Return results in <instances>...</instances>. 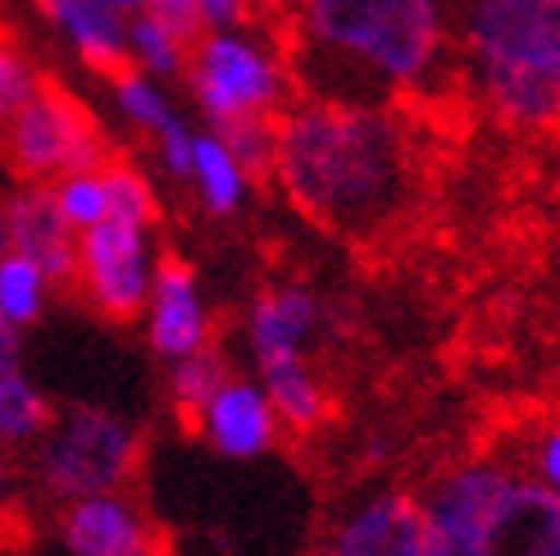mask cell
<instances>
[{
	"mask_svg": "<svg viewBox=\"0 0 560 556\" xmlns=\"http://www.w3.org/2000/svg\"><path fill=\"white\" fill-rule=\"evenodd\" d=\"M269 174L319 229L338 238H378L415 206V132L397 105L305 92L273 119Z\"/></svg>",
	"mask_w": 560,
	"mask_h": 556,
	"instance_id": "6da1fadb",
	"label": "cell"
},
{
	"mask_svg": "<svg viewBox=\"0 0 560 556\" xmlns=\"http://www.w3.org/2000/svg\"><path fill=\"white\" fill-rule=\"evenodd\" d=\"M292 78L311 96L397 105L452 78L442 0H288Z\"/></svg>",
	"mask_w": 560,
	"mask_h": 556,
	"instance_id": "7a4b0ae2",
	"label": "cell"
},
{
	"mask_svg": "<svg viewBox=\"0 0 560 556\" xmlns=\"http://www.w3.org/2000/svg\"><path fill=\"white\" fill-rule=\"evenodd\" d=\"M460 69L483 109L520 132L560 128V0H469Z\"/></svg>",
	"mask_w": 560,
	"mask_h": 556,
	"instance_id": "3957f363",
	"label": "cell"
},
{
	"mask_svg": "<svg viewBox=\"0 0 560 556\" xmlns=\"http://www.w3.org/2000/svg\"><path fill=\"white\" fill-rule=\"evenodd\" d=\"M419 507L433 556H560V493L515 465H452Z\"/></svg>",
	"mask_w": 560,
	"mask_h": 556,
	"instance_id": "277c9868",
	"label": "cell"
},
{
	"mask_svg": "<svg viewBox=\"0 0 560 556\" xmlns=\"http://www.w3.org/2000/svg\"><path fill=\"white\" fill-rule=\"evenodd\" d=\"M23 452L37 497L50 507H65L88 493L128 488L137 461H142V433L119 410L73 402L65 410H50L46 429Z\"/></svg>",
	"mask_w": 560,
	"mask_h": 556,
	"instance_id": "5b68a950",
	"label": "cell"
},
{
	"mask_svg": "<svg viewBox=\"0 0 560 556\" xmlns=\"http://www.w3.org/2000/svg\"><path fill=\"white\" fill-rule=\"evenodd\" d=\"M183 82L210 128L237 119H278L296 88L288 55L246 23L191 37Z\"/></svg>",
	"mask_w": 560,
	"mask_h": 556,
	"instance_id": "8992f818",
	"label": "cell"
},
{
	"mask_svg": "<svg viewBox=\"0 0 560 556\" xmlns=\"http://www.w3.org/2000/svg\"><path fill=\"white\" fill-rule=\"evenodd\" d=\"M0 160L19 183H55L60 174L109 160L96 115L73 92L42 82L0 128Z\"/></svg>",
	"mask_w": 560,
	"mask_h": 556,
	"instance_id": "52a82bcc",
	"label": "cell"
},
{
	"mask_svg": "<svg viewBox=\"0 0 560 556\" xmlns=\"http://www.w3.org/2000/svg\"><path fill=\"white\" fill-rule=\"evenodd\" d=\"M160 256L164 252L155 242V224L105 215L101 224L78 233V256H73L69 283L88 297V305L96 315L128 324V320L142 315Z\"/></svg>",
	"mask_w": 560,
	"mask_h": 556,
	"instance_id": "ba28073f",
	"label": "cell"
},
{
	"mask_svg": "<svg viewBox=\"0 0 560 556\" xmlns=\"http://www.w3.org/2000/svg\"><path fill=\"white\" fill-rule=\"evenodd\" d=\"M324 556H433L424 507L406 488H370L328 524Z\"/></svg>",
	"mask_w": 560,
	"mask_h": 556,
	"instance_id": "9c48e42d",
	"label": "cell"
},
{
	"mask_svg": "<svg viewBox=\"0 0 560 556\" xmlns=\"http://www.w3.org/2000/svg\"><path fill=\"white\" fill-rule=\"evenodd\" d=\"M55 534L69 556H164L160 524L128 488H105L55 507Z\"/></svg>",
	"mask_w": 560,
	"mask_h": 556,
	"instance_id": "30bf717a",
	"label": "cell"
},
{
	"mask_svg": "<svg viewBox=\"0 0 560 556\" xmlns=\"http://www.w3.org/2000/svg\"><path fill=\"white\" fill-rule=\"evenodd\" d=\"M137 320L147 328V347L164 366L214 343V305L201 288V274L178 256H160L147 305Z\"/></svg>",
	"mask_w": 560,
	"mask_h": 556,
	"instance_id": "8fae6325",
	"label": "cell"
},
{
	"mask_svg": "<svg viewBox=\"0 0 560 556\" xmlns=\"http://www.w3.org/2000/svg\"><path fill=\"white\" fill-rule=\"evenodd\" d=\"M201 442L223 461H260L278 448L283 425L256 374H229L191 415Z\"/></svg>",
	"mask_w": 560,
	"mask_h": 556,
	"instance_id": "7c38bea8",
	"label": "cell"
},
{
	"mask_svg": "<svg viewBox=\"0 0 560 556\" xmlns=\"http://www.w3.org/2000/svg\"><path fill=\"white\" fill-rule=\"evenodd\" d=\"M328 305L315 288L305 283H269L250 297L246 305V351L250 360H273V356H311L324 338Z\"/></svg>",
	"mask_w": 560,
	"mask_h": 556,
	"instance_id": "4fadbf2b",
	"label": "cell"
},
{
	"mask_svg": "<svg viewBox=\"0 0 560 556\" xmlns=\"http://www.w3.org/2000/svg\"><path fill=\"white\" fill-rule=\"evenodd\" d=\"M5 252L33 260L55 288L73 278L78 233L50 197V183H14L5 192Z\"/></svg>",
	"mask_w": 560,
	"mask_h": 556,
	"instance_id": "5bb4252c",
	"label": "cell"
},
{
	"mask_svg": "<svg viewBox=\"0 0 560 556\" xmlns=\"http://www.w3.org/2000/svg\"><path fill=\"white\" fill-rule=\"evenodd\" d=\"M37 14L88 69L115 73L128 65V14L101 0H37Z\"/></svg>",
	"mask_w": 560,
	"mask_h": 556,
	"instance_id": "9a60e30c",
	"label": "cell"
},
{
	"mask_svg": "<svg viewBox=\"0 0 560 556\" xmlns=\"http://www.w3.org/2000/svg\"><path fill=\"white\" fill-rule=\"evenodd\" d=\"M50 397L37 383V374L27 370L23 356V333L0 320V442L14 452H23L33 442L46 420H50Z\"/></svg>",
	"mask_w": 560,
	"mask_h": 556,
	"instance_id": "2e32d148",
	"label": "cell"
},
{
	"mask_svg": "<svg viewBox=\"0 0 560 556\" xmlns=\"http://www.w3.org/2000/svg\"><path fill=\"white\" fill-rule=\"evenodd\" d=\"M206 215L214 219H233L246 210L250 192H256V174L233 155V147L206 124L191 132V160H187V178H183Z\"/></svg>",
	"mask_w": 560,
	"mask_h": 556,
	"instance_id": "e0dca14e",
	"label": "cell"
},
{
	"mask_svg": "<svg viewBox=\"0 0 560 556\" xmlns=\"http://www.w3.org/2000/svg\"><path fill=\"white\" fill-rule=\"evenodd\" d=\"M256 379L265 387L273 415H278V425H283L288 433H315L328 420L332 397H328L319 370L311 366V356H273V360H260Z\"/></svg>",
	"mask_w": 560,
	"mask_h": 556,
	"instance_id": "ac0fdd59",
	"label": "cell"
},
{
	"mask_svg": "<svg viewBox=\"0 0 560 556\" xmlns=\"http://www.w3.org/2000/svg\"><path fill=\"white\" fill-rule=\"evenodd\" d=\"M105 82H109V105H115V115L132 132H142L147 142H155L164 128H174L178 119H187L183 109L174 105V96H170V82H160V78H151L142 69L124 65L115 73H105Z\"/></svg>",
	"mask_w": 560,
	"mask_h": 556,
	"instance_id": "d6986e66",
	"label": "cell"
},
{
	"mask_svg": "<svg viewBox=\"0 0 560 556\" xmlns=\"http://www.w3.org/2000/svg\"><path fill=\"white\" fill-rule=\"evenodd\" d=\"M187 50H191V37H183L178 27L164 23L160 14H151V10L128 14V65L132 69H142L160 82H174L187 69Z\"/></svg>",
	"mask_w": 560,
	"mask_h": 556,
	"instance_id": "ffe728a7",
	"label": "cell"
},
{
	"mask_svg": "<svg viewBox=\"0 0 560 556\" xmlns=\"http://www.w3.org/2000/svg\"><path fill=\"white\" fill-rule=\"evenodd\" d=\"M50 297H55V283L33 265L14 252L0 246V320L10 328H33L46 320L50 311Z\"/></svg>",
	"mask_w": 560,
	"mask_h": 556,
	"instance_id": "44dd1931",
	"label": "cell"
},
{
	"mask_svg": "<svg viewBox=\"0 0 560 556\" xmlns=\"http://www.w3.org/2000/svg\"><path fill=\"white\" fill-rule=\"evenodd\" d=\"M233 374V366H229V356H223L214 343L210 347H201V351H191V356H178V360H170V379H164V393H170V402H174V410H183L187 420L196 415V406H201L214 387Z\"/></svg>",
	"mask_w": 560,
	"mask_h": 556,
	"instance_id": "7402d4cb",
	"label": "cell"
},
{
	"mask_svg": "<svg viewBox=\"0 0 560 556\" xmlns=\"http://www.w3.org/2000/svg\"><path fill=\"white\" fill-rule=\"evenodd\" d=\"M50 197L60 206V215L69 219V229L82 233L101 224L109 215V187H105V160L101 164H88V170H73V174H60L50 183Z\"/></svg>",
	"mask_w": 560,
	"mask_h": 556,
	"instance_id": "603a6c76",
	"label": "cell"
},
{
	"mask_svg": "<svg viewBox=\"0 0 560 556\" xmlns=\"http://www.w3.org/2000/svg\"><path fill=\"white\" fill-rule=\"evenodd\" d=\"M42 82L46 78L37 69V60L23 50V42L10 33V27H0V128H5V119L42 88Z\"/></svg>",
	"mask_w": 560,
	"mask_h": 556,
	"instance_id": "cb8c5ba5",
	"label": "cell"
},
{
	"mask_svg": "<svg viewBox=\"0 0 560 556\" xmlns=\"http://www.w3.org/2000/svg\"><path fill=\"white\" fill-rule=\"evenodd\" d=\"M105 187H109V215L115 219L155 224L160 201H155V187L142 170H132V164H124V160H105Z\"/></svg>",
	"mask_w": 560,
	"mask_h": 556,
	"instance_id": "d4e9b609",
	"label": "cell"
},
{
	"mask_svg": "<svg viewBox=\"0 0 560 556\" xmlns=\"http://www.w3.org/2000/svg\"><path fill=\"white\" fill-rule=\"evenodd\" d=\"M214 132L233 147V155H237L256 178L269 174V160H273V119H237V124H223V128H214Z\"/></svg>",
	"mask_w": 560,
	"mask_h": 556,
	"instance_id": "484cf974",
	"label": "cell"
},
{
	"mask_svg": "<svg viewBox=\"0 0 560 556\" xmlns=\"http://www.w3.org/2000/svg\"><path fill=\"white\" fill-rule=\"evenodd\" d=\"M528 456H534V479L560 493V420H551V425L534 438Z\"/></svg>",
	"mask_w": 560,
	"mask_h": 556,
	"instance_id": "4316f807",
	"label": "cell"
},
{
	"mask_svg": "<svg viewBox=\"0 0 560 556\" xmlns=\"http://www.w3.org/2000/svg\"><path fill=\"white\" fill-rule=\"evenodd\" d=\"M142 10L174 23L183 37H201V0H142Z\"/></svg>",
	"mask_w": 560,
	"mask_h": 556,
	"instance_id": "83f0119b",
	"label": "cell"
},
{
	"mask_svg": "<svg viewBox=\"0 0 560 556\" xmlns=\"http://www.w3.org/2000/svg\"><path fill=\"white\" fill-rule=\"evenodd\" d=\"M14 507H19V461H14V448L0 442V530L10 524Z\"/></svg>",
	"mask_w": 560,
	"mask_h": 556,
	"instance_id": "f1b7e54d",
	"label": "cell"
},
{
	"mask_svg": "<svg viewBox=\"0 0 560 556\" xmlns=\"http://www.w3.org/2000/svg\"><path fill=\"white\" fill-rule=\"evenodd\" d=\"M101 5L119 10V14H137V10H142V0H101Z\"/></svg>",
	"mask_w": 560,
	"mask_h": 556,
	"instance_id": "f546056e",
	"label": "cell"
},
{
	"mask_svg": "<svg viewBox=\"0 0 560 556\" xmlns=\"http://www.w3.org/2000/svg\"><path fill=\"white\" fill-rule=\"evenodd\" d=\"M0 246H5V187H0Z\"/></svg>",
	"mask_w": 560,
	"mask_h": 556,
	"instance_id": "4dcf8cb0",
	"label": "cell"
}]
</instances>
